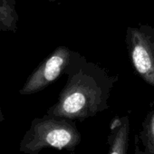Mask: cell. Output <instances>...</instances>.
Returning <instances> with one entry per match:
<instances>
[{
	"mask_svg": "<svg viewBox=\"0 0 154 154\" xmlns=\"http://www.w3.org/2000/svg\"><path fill=\"white\" fill-rule=\"evenodd\" d=\"M96 70L95 66H85L72 73L48 115L84 121L106 110L111 85L103 82V73Z\"/></svg>",
	"mask_w": 154,
	"mask_h": 154,
	"instance_id": "6da1fadb",
	"label": "cell"
},
{
	"mask_svg": "<svg viewBox=\"0 0 154 154\" xmlns=\"http://www.w3.org/2000/svg\"><path fill=\"white\" fill-rule=\"evenodd\" d=\"M81 140L82 135L72 120L48 115L33 122L26 148L31 153L46 147L73 151Z\"/></svg>",
	"mask_w": 154,
	"mask_h": 154,
	"instance_id": "7a4b0ae2",
	"label": "cell"
},
{
	"mask_svg": "<svg viewBox=\"0 0 154 154\" xmlns=\"http://www.w3.org/2000/svg\"><path fill=\"white\" fill-rule=\"evenodd\" d=\"M153 30L128 29V46L133 67L141 78L154 87V36Z\"/></svg>",
	"mask_w": 154,
	"mask_h": 154,
	"instance_id": "3957f363",
	"label": "cell"
},
{
	"mask_svg": "<svg viewBox=\"0 0 154 154\" xmlns=\"http://www.w3.org/2000/svg\"><path fill=\"white\" fill-rule=\"evenodd\" d=\"M70 60V50L65 46L57 47L29 76L20 90V94L27 95L45 88L62 74L63 70L69 65Z\"/></svg>",
	"mask_w": 154,
	"mask_h": 154,
	"instance_id": "277c9868",
	"label": "cell"
},
{
	"mask_svg": "<svg viewBox=\"0 0 154 154\" xmlns=\"http://www.w3.org/2000/svg\"><path fill=\"white\" fill-rule=\"evenodd\" d=\"M130 132L129 116L113 118L107 136L108 154H128Z\"/></svg>",
	"mask_w": 154,
	"mask_h": 154,
	"instance_id": "5b68a950",
	"label": "cell"
},
{
	"mask_svg": "<svg viewBox=\"0 0 154 154\" xmlns=\"http://www.w3.org/2000/svg\"><path fill=\"white\" fill-rule=\"evenodd\" d=\"M17 14L12 0H0V29L16 31Z\"/></svg>",
	"mask_w": 154,
	"mask_h": 154,
	"instance_id": "8992f818",
	"label": "cell"
},
{
	"mask_svg": "<svg viewBox=\"0 0 154 154\" xmlns=\"http://www.w3.org/2000/svg\"><path fill=\"white\" fill-rule=\"evenodd\" d=\"M145 154H154V110L149 112L142 122L138 134Z\"/></svg>",
	"mask_w": 154,
	"mask_h": 154,
	"instance_id": "52a82bcc",
	"label": "cell"
},
{
	"mask_svg": "<svg viewBox=\"0 0 154 154\" xmlns=\"http://www.w3.org/2000/svg\"><path fill=\"white\" fill-rule=\"evenodd\" d=\"M139 140H140V139L137 134L134 137V152H133V154H145L143 149H141L139 146Z\"/></svg>",
	"mask_w": 154,
	"mask_h": 154,
	"instance_id": "ba28073f",
	"label": "cell"
}]
</instances>
